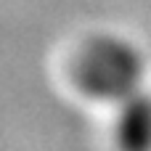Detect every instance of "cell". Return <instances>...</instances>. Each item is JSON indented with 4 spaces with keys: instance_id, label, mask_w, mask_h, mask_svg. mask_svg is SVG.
I'll use <instances>...</instances> for the list:
<instances>
[{
    "instance_id": "7a4b0ae2",
    "label": "cell",
    "mask_w": 151,
    "mask_h": 151,
    "mask_svg": "<svg viewBox=\"0 0 151 151\" xmlns=\"http://www.w3.org/2000/svg\"><path fill=\"white\" fill-rule=\"evenodd\" d=\"M114 133L119 151H151V93L135 90L119 101Z\"/></svg>"
},
{
    "instance_id": "6da1fadb",
    "label": "cell",
    "mask_w": 151,
    "mask_h": 151,
    "mask_svg": "<svg viewBox=\"0 0 151 151\" xmlns=\"http://www.w3.org/2000/svg\"><path fill=\"white\" fill-rule=\"evenodd\" d=\"M74 85L101 101H125L141 90L143 61L133 45L117 37H96L80 48L72 64Z\"/></svg>"
}]
</instances>
